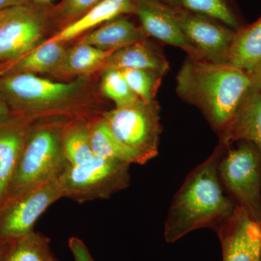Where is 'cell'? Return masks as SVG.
<instances>
[{
	"instance_id": "484cf974",
	"label": "cell",
	"mask_w": 261,
	"mask_h": 261,
	"mask_svg": "<svg viewBox=\"0 0 261 261\" xmlns=\"http://www.w3.org/2000/svg\"><path fill=\"white\" fill-rule=\"evenodd\" d=\"M101 88L105 95L116 103V108L130 106L140 99L130 89L120 70H105Z\"/></svg>"
},
{
	"instance_id": "277c9868",
	"label": "cell",
	"mask_w": 261,
	"mask_h": 261,
	"mask_svg": "<svg viewBox=\"0 0 261 261\" xmlns=\"http://www.w3.org/2000/svg\"><path fill=\"white\" fill-rule=\"evenodd\" d=\"M66 121H35L6 197L27 187L60 177L68 165L62 140Z\"/></svg>"
},
{
	"instance_id": "5b68a950",
	"label": "cell",
	"mask_w": 261,
	"mask_h": 261,
	"mask_svg": "<svg viewBox=\"0 0 261 261\" xmlns=\"http://www.w3.org/2000/svg\"><path fill=\"white\" fill-rule=\"evenodd\" d=\"M130 164L94 155L79 166L68 165L59 177L63 197L83 203L110 198L129 186Z\"/></svg>"
},
{
	"instance_id": "d6986e66",
	"label": "cell",
	"mask_w": 261,
	"mask_h": 261,
	"mask_svg": "<svg viewBox=\"0 0 261 261\" xmlns=\"http://www.w3.org/2000/svg\"><path fill=\"white\" fill-rule=\"evenodd\" d=\"M228 63L251 74L261 65V16L255 23L235 32Z\"/></svg>"
},
{
	"instance_id": "9c48e42d",
	"label": "cell",
	"mask_w": 261,
	"mask_h": 261,
	"mask_svg": "<svg viewBox=\"0 0 261 261\" xmlns=\"http://www.w3.org/2000/svg\"><path fill=\"white\" fill-rule=\"evenodd\" d=\"M46 16L27 3L0 11V65L15 61L42 44Z\"/></svg>"
},
{
	"instance_id": "7402d4cb",
	"label": "cell",
	"mask_w": 261,
	"mask_h": 261,
	"mask_svg": "<svg viewBox=\"0 0 261 261\" xmlns=\"http://www.w3.org/2000/svg\"><path fill=\"white\" fill-rule=\"evenodd\" d=\"M114 51H105L88 44H77L67 50L64 60L56 74L61 75L89 74L104 68Z\"/></svg>"
},
{
	"instance_id": "e575fe53",
	"label": "cell",
	"mask_w": 261,
	"mask_h": 261,
	"mask_svg": "<svg viewBox=\"0 0 261 261\" xmlns=\"http://www.w3.org/2000/svg\"><path fill=\"white\" fill-rule=\"evenodd\" d=\"M260 261H261V258H260Z\"/></svg>"
},
{
	"instance_id": "5bb4252c",
	"label": "cell",
	"mask_w": 261,
	"mask_h": 261,
	"mask_svg": "<svg viewBox=\"0 0 261 261\" xmlns=\"http://www.w3.org/2000/svg\"><path fill=\"white\" fill-rule=\"evenodd\" d=\"M219 135L226 147L233 142L245 141L255 146L261 156V90L250 88Z\"/></svg>"
},
{
	"instance_id": "4dcf8cb0",
	"label": "cell",
	"mask_w": 261,
	"mask_h": 261,
	"mask_svg": "<svg viewBox=\"0 0 261 261\" xmlns=\"http://www.w3.org/2000/svg\"><path fill=\"white\" fill-rule=\"evenodd\" d=\"M27 0H0V11L16 5L25 4Z\"/></svg>"
},
{
	"instance_id": "3957f363",
	"label": "cell",
	"mask_w": 261,
	"mask_h": 261,
	"mask_svg": "<svg viewBox=\"0 0 261 261\" xmlns=\"http://www.w3.org/2000/svg\"><path fill=\"white\" fill-rule=\"evenodd\" d=\"M84 86L83 79L61 83L30 73L0 75V95L12 113L25 115L36 120L56 116L89 118L75 99Z\"/></svg>"
},
{
	"instance_id": "4316f807",
	"label": "cell",
	"mask_w": 261,
	"mask_h": 261,
	"mask_svg": "<svg viewBox=\"0 0 261 261\" xmlns=\"http://www.w3.org/2000/svg\"><path fill=\"white\" fill-rule=\"evenodd\" d=\"M101 0H63L58 8L62 18L75 20L87 13Z\"/></svg>"
},
{
	"instance_id": "6da1fadb",
	"label": "cell",
	"mask_w": 261,
	"mask_h": 261,
	"mask_svg": "<svg viewBox=\"0 0 261 261\" xmlns=\"http://www.w3.org/2000/svg\"><path fill=\"white\" fill-rule=\"evenodd\" d=\"M227 147L222 143L210 157L189 173L173 197L164 224L168 243L177 242L200 228L216 230L236 208L220 180V160Z\"/></svg>"
},
{
	"instance_id": "cb8c5ba5",
	"label": "cell",
	"mask_w": 261,
	"mask_h": 261,
	"mask_svg": "<svg viewBox=\"0 0 261 261\" xmlns=\"http://www.w3.org/2000/svg\"><path fill=\"white\" fill-rule=\"evenodd\" d=\"M181 8L211 17L229 28L238 30L236 15L226 0H181Z\"/></svg>"
},
{
	"instance_id": "836d02e7",
	"label": "cell",
	"mask_w": 261,
	"mask_h": 261,
	"mask_svg": "<svg viewBox=\"0 0 261 261\" xmlns=\"http://www.w3.org/2000/svg\"><path fill=\"white\" fill-rule=\"evenodd\" d=\"M38 1L46 2V1H48V0H38Z\"/></svg>"
},
{
	"instance_id": "e0dca14e",
	"label": "cell",
	"mask_w": 261,
	"mask_h": 261,
	"mask_svg": "<svg viewBox=\"0 0 261 261\" xmlns=\"http://www.w3.org/2000/svg\"><path fill=\"white\" fill-rule=\"evenodd\" d=\"M66 53L62 43L43 42L18 59L0 65V75L18 73L56 74Z\"/></svg>"
},
{
	"instance_id": "ffe728a7",
	"label": "cell",
	"mask_w": 261,
	"mask_h": 261,
	"mask_svg": "<svg viewBox=\"0 0 261 261\" xmlns=\"http://www.w3.org/2000/svg\"><path fill=\"white\" fill-rule=\"evenodd\" d=\"M90 142L94 155L128 164L143 165L133 151L123 145L113 135L102 116L93 117L91 121Z\"/></svg>"
},
{
	"instance_id": "7c38bea8",
	"label": "cell",
	"mask_w": 261,
	"mask_h": 261,
	"mask_svg": "<svg viewBox=\"0 0 261 261\" xmlns=\"http://www.w3.org/2000/svg\"><path fill=\"white\" fill-rule=\"evenodd\" d=\"M25 115L12 113L0 121V205L6 198L34 123Z\"/></svg>"
},
{
	"instance_id": "83f0119b",
	"label": "cell",
	"mask_w": 261,
	"mask_h": 261,
	"mask_svg": "<svg viewBox=\"0 0 261 261\" xmlns=\"http://www.w3.org/2000/svg\"><path fill=\"white\" fill-rule=\"evenodd\" d=\"M68 246L73 254L75 261H94L88 247L80 238H70Z\"/></svg>"
},
{
	"instance_id": "8992f818",
	"label": "cell",
	"mask_w": 261,
	"mask_h": 261,
	"mask_svg": "<svg viewBox=\"0 0 261 261\" xmlns=\"http://www.w3.org/2000/svg\"><path fill=\"white\" fill-rule=\"evenodd\" d=\"M220 180L236 205L261 223V156L250 142L227 147L220 160Z\"/></svg>"
},
{
	"instance_id": "52a82bcc",
	"label": "cell",
	"mask_w": 261,
	"mask_h": 261,
	"mask_svg": "<svg viewBox=\"0 0 261 261\" xmlns=\"http://www.w3.org/2000/svg\"><path fill=\"white\" fill-rule=\"evenodd\" d=\"M113 135L146 164L159 154L161 128L160 108L155 100L137 102L102 113Z\"/></svg>"
},
{
	"instance_id": "9a60e30c",
	"label": "cell",
	"mask_w": 261,
	"mask_h": 261,
	"mask_svg": "<svg viewBox=\"0 0 261 261\" xmlns=\"http://www.w3.org/2000/svg\"><path fill=\"white\" fill-rule=\"evenodd\" d=\"M137 2V0H101L87 13L70 22L44 42L64 44L98 25L122 15L135 12Z\"/></svg>"
},
{
	"instance_id": "d4e9b609",
	"label": "cell",
	"mask_w": 261,
	"mask_h": 261,
	"mask_svg": "<svg viewBox=\"0 0 261 261\" xmlns=\"http://www.w3.org/2000/svg\"><path fill=\"white\" fill-rule=\"evenodd\" d=\"M120 70L139 99L145 102L154 100L163 75L147 70L126 68Z\"/></svg>"
},
{
	"instance_id": "f1b7e54d",
	"label": "cell",
	"mask_w": 261,
	"mask_h": 261,
	"mask_svg": "<svg viewBox=\"0 0 261 261\" xmlns=\"http://www.w3.org/2000/svg\"><path fill=\"white\" fill-rule=\"evenodd\" d=\"M250 75L252 87L261 90V65Z\"/></svg>"
},
{
	"instance_id": "2e32d148",
	"label": "cell",
	"mask_w": 261,
	"mask_h": 261,
	"mask_svg": "<svg viewBox=\"0 0 261 261\" xmlns=\"http://www.w3.org/2000/svg\"><path fill=\"white\" fill-rule=\"evenodd\" d=\"M146 36L142 27H137L128 19L118 17L81 38L78 44L116 51L144 40Z\"/></svg>"
},
{
	"instance_id": "30bf717a",
	"label": "cell",
	"mask_w": 261,
	"mask_h": 261,
	"mask_svg": "<svg viewBox=\"0 0 261 261\" xmlns=\"http://www.w3.org/2000/svg\"><path fill=\"white\" fill-rule=\"evenodd\" d=\"M187 42L197 51L200 60L228 63L235 32L224 23L181 7H173Z\"/></svg>"
},
{
	"instance_id": "4fadbf2b",
	"label": "cell",
	"mask_w": 261,
	"mask_h": 261,
	"mask_svg": "<svg viewBox=\"0 0 261 261\" xmlns=\"http://www.w3.org/2000/svg\"><path fill=\"white\" fill-rule=\"evenodd\" d=\"M135 12L146 35L181 48L191 58L200 59L197 51L187 42L173 6L161 0H137Z\"/></svg>"
},
{
	"instance_id": "1f68e13d",
	"label": "cell",
	"mask_w": 261,
	"mask_h": 261,
	"mask_svg": "<svg viewBox=\"0 0 261 261\" xmlns=\"http://www.w3.org/2000/svg\"><path fill=\"white\" fill-rule=\"evenodd\" d=\"M163 3L173 7H181V0H161Z\"/></svg>"
},
{
	"instance_id": "d6a6232c",
	"label": "cell",
	"mask_w": 261,
	"mask_h": 261,
	"mask_svg": "<svg viewBox=\"0 0 261 261\" xmlns=\"http://www.w3.org/2000/svg\"><path fill=\"white\" fill-rule=\"evenodd\" d=\"M9 243H0V261H1L2 258H3V255H4L5 250H6L7 247H8V245H9Z\"/></svg>"
},
{
	"instance_id": "8fae6325",
	"label": "cell",
	"mask_w": 261,
	"mask_h": 261,
	"mask_svg": "<svg viewBox=\"0 0 261 261\" xmlns=\"http://www.w3.org/2000/svg\"><path fill=\"white\" fill-rule=\"evenodd\" d=\"M223 261H260L261 223L241 206L216 229Z\"/></svg>"
},
{
	"instance_id": "603a6c76",
	"label": "cell",
	"mask_w": 261,
	"mask_h": 261,
	"mask_svg": "<svg viewBox=\"0 0 261 261\" xmlns=\"http://www.w3.org/2000/svg\"><path fill=\"white\" fill-rule=\"evenodd\" d=\"M49 239L33 231L10 242L1 261H56Z\"/></svg>"
},
{
	"instance_id": "ba28073f",
	"label": "cell",
	"mask_w": 261,
	"mask_h": 261,
	"mask_svg": "<svg viewBox=\"0 0 261 261\" xmlns=\"http://www.w3.org/2000/svg\"><path fill=\"white\" fill-rule=\"evenodd\" d=\"M63 197L59 178L8 196L0 205V243L32 232L43 213Z\"/></svg>"
},
{
	"instance_id": "f546056e",
	"label": "cell",
	"mask_w": 261,
	"mask_h": 261,
	"mask_svg": "<svg viewBox=\"0 0 261 261\" xmlns=\"http://www.w3.org/2000/svg\"><path fill=\"white\" fill-rule=\"evenodd\" d=\"M12 114L9 106L4 99L0 95V121L6 119Z\"/></svg>"
},
{
	"instance_id": "ac0fdd59",
	"label": "cell",
	"mask_w": 261,
	"mask_h": 261,
	"mask_svg": "<svg viewBox=\"0 0 261 261\" xmlns=\"http://www.w3.org/2000/svg\"><path fill=\"white\" fill-rule=\"evenodd\" d=\"M126 68L150 70L163 75L168 71L169 63L161 51L144 39L114 51L108 58L103 69Z\"/></svg>"
},
{
	"instance_id": "44dd1931",
	"label": "cell",
	"mask_w": 261,
	"mask_h": 261,
	"mask_svg": "<svg viewBox=\"0 0 261 261\" xmlns=\"http://www.w3.org/2000/svg\"><path fill=\"white\" fill-rule=\"evenodd\" d=\"M92 118H72L65 123L63 130V147L70 166H79L94 157L90 142Z\"/></svg>"
},
{
	"instance_id": "7a4b0ae2",
	"label": "cell",
	"mask_w": 261,
	"mask_h": 261,
	"mask_svg": "<svg viewBox=\"0 0 261 261\" xmlns=\"http://www.w3.org/2000/svg\"><path fill=\"white\" fill-rule=\"evenodd\" d=\"M251 87L245 70L190 57L179 70L176 89L180 97L200 108L220 133Z\"/></svg>"
}]
</instances>
